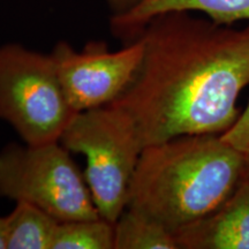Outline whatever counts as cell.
<instances>
[{
	"label": "cell",
	"instance_id": "15",
	"mask_svg": "<svg viewBox=\"0 0 249 249\" xmlns=\"http://www.w3.org/2000/svg\"><path fill=\"white\" fill-rule=\"evenodd\" d=\"M245 174H247L249 177V154L246 155V170H245Z\"/></svg>",
	"mask_w": 249,
	"mask_h": 249
},
{
	"label": "cell",
	"instance_id": "1",
	"mask_svg": "<svg viewBox=\"0 0 249 249\" xmlns=\"http://www.w3.org/2000/svg\"><path fill=\"white\" fill-rule=\"evenodd\" d=\"M136 38L143 43L142 62L110 105L128 118L143 149L231 128L249 85V23L236 28L170 12L151 18Z\"/></svg>",
	"mask_w": 249,
	"mask_h": 249
},
{
	"label": "cell",
	"instance_id": "8",
	"mask_svg": "<svg viewBox=\"0 0 249 249\" xmlns=\"http://www.w3.org/2000/svg\"><path fill=\"white\" fill-rule=\"evenodd\" d=\"M170 12L202 13L220 24L249 23V0H140L129 11L112 15L111 28L124 44L135 39L151 18Z\"/></svg>",
	"mask_w": 249,
	"mask_h": 249
},
{
	"label": "cell",
	"instance_id": "10",
	"mask_svg": "<svg viewBox=\"0 0 249 249\" xmlns=\"http://www.w3.org/2000/svg\"><path fill=\"white\" fill-rule=\"evenodd\" d=\"M114 249H180L176 233L157 219L126 208L114 223Z\"/></svg>",
	"mask_w": 249,
	"mask_h": 249
},
{
	"label": "cell",
	"instance_id": "13",
	"mask_svg": "<svg viewBox=\"0 0 249 249\" xmlns=\"http://www.w3.org/2000/svg\"><path fill=\"white\" fill-rule=\"evenodd\" d=\"M105 1L110 6L113 15H119L129 11L133 6L138 4L140 0H105Z\"/></svg>",
	"mask_w": 249,
	"mask_h": 249
},
{
	"label": "cell",
	"instance_id": "3",
	"mask_svg": "<svg viewBox=\"0 0 249 249\" xmlns=\"http://www.w3.org/2000/svg\"><path fill=\"white\" fill-rule=\"evenodd\" d=\"M59 142L70 152L86 156L83 174L99 216L116 223L127 207L143 150L128 118L110 104L79 112Z\"/></svg>",
	"mask_w": 249,
	"mask_h": 249
},
{
	"label": "cell",
	"instance_id": "5",
	"mask_svg": "<svg viewBox=\"0 0 249 249\" xmlns=\"http://www.w3.org/2000/svg\"><path fill=\"white\" fill-rule=\"evenodd\" d=\"M0 196L35 205L59 222L101 217L85 174L60 142L2 149Z\"/></svg>",
	"mask_w": 249,
	"mask_h": 249
},
{
	"label": "cell",
	"instance_id": "7",
	"mask_svg": "<svg viewBox=\"0 0 249 249\" xmlns=\"http://www.w3.org/2000/svg\"><path fill=\"white\" fill-rule=\"evenodd\" d=\"M180 249H249V177L209 214L176 232Z\"/></svg>",
	"mask_w": 249,
	"mask_h": 249
},
{
	"label": "cell",
	"instance_id": "14",
	"mask_svg": "<svg viewBox=\"0 0 249 249\" xmlns=\"http://www.w3.org/2000/svg\"><path fill=\"white\" fill-rule=\"evenodd\" d=\"M6 247V216H0V249Z\"/></svg>",
	"mask_w": 249,
	"mask_h": 249
},
{
	"label": "cell",
	"instance_id": "11",
	"mask_svg": "<svg viewBox=\"0 0 249 249\" xmlns=\"http://www.w3.org/2000/svg\"><path fill=\"white\" fill-rule=\"evenodd\" d=\"M51 249H114V224L102 217L58 222Z\"/></svg>",
	"mask_w": 249,
	"mask_h": 249
},
{
	"label": "cell",
	"instance_id": "4",
	"mask_svg": "<svg viewBox=\"0 0 249 249\" xmlns=\"http://www.w3.org/2000/svg\"><path fill=\"white\" fill-rule=\"evenodd\" d=\"M75 114L51 54L20 44L0 45V119L24 143L59 142Z\"/></svg>",
	"mask_w": 249,
	"mask_h": 249
},
{
	"label": "cell",
	"instance_id": "2",
	"mask_svg": "<svg viewBox=\"0 0 249 249\" xmlns=\"http://www.w3.org/2000/svg\"><path fill=\"white\" fill-rule=\"evenodd\" d=\"M245 170L246 154L220 134L177 136L143 149L126 208L176 233L222 204Z\"/></svg>",
	"mask_w": 249,
	"mask_h": 249
},
{
	"label": "cell",
	"instance_id": "12",
	"mask_svg": "<svg viewBox=\"0 0 249 249\" xmlns=\"http://www.w3.org/2000/svg\"><path fill=\"white\" fill-rule=\"evenodd\" d=\"M224 141L244 154H249V103L231 128L220 134Z\"/></svg>",
	"mask_w": 249,
	"mask_h": 249
},
{
	"label": "cell",
	"instance_id": "9",
	"mask_svg": "<svg viewBox=\"0 0 249 249\" xmlns=\"http://www.w3.org/2000/svg\"><path fill=\"white\" fill-rule=\"evenodd\" d=\"M59 220L27 202L6 216V249H51Z\"/></svg>",
	"mask_w": 249,
	"mask_h": 249
},
{
	"label": "cell",
	"instance_id": "6",
	"mask_svg": "<svg viewBox=\"0 0 249 249\" xmlns=\"http://www.w3.org/2000/svg\"><path fill=\"white\" fill-rule=\"evenodd\" d=\"M68 104L75 113L107 107L133 82L143 58L140 38L112 51L105 42L93 40L77 51L59 42L51 53Z\"/></svg>",
	"mask_w": 249,
	"mask_h": 249
}]
</instances>
